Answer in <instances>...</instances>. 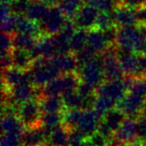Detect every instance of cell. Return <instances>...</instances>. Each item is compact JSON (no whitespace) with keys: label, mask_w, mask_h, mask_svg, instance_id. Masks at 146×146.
<instances>
[{"label":"cell","mask_w":146,"mask_h":146,"mask_svg":"<svg viewBox=\"0 0 146 146\" xmlns=\"http://www.w3.org/2000/svg\"><path fill=\"white\" fill-rule=\"evenodd\" d=\"M113 20H112L111 13L107 12H99L98 13L97 19H96L95 26L94 28H97L101 31L108 29L109 27L113 26Z\"/></svg>","instance_id":"cell-31"},{"label":"cell","mask_w":146,"mask_h":146,"mask_svg":"<svg viewBox=\"0 0 146 146\" xmlns=\"http://www.w3.org/2000/svg\"><path fill=\"white\" fill-rule=\"evenodd\" d=\"M74 55H75L76 59H77V62H78V64H79V68L81 66H83L84 64L88 63L89 61H91L95 56H97V55H96L91 49L88 48L87 46H86L83 50L79 51V52Z\"/></svg>","instance_id":"cell-35"},{"label":"cell","mask_w":146,"mask_h":146,"mask_svg":"<svg viewBox=\"0 0 146 146\" xmlns=\"http://www.w3.org/2000/svg\"><path fill=\"white\" fill-rule=\"evenodd\" d=\"M52 62L56 65V67L59 69L61 74L64 73H71V72H77L79 69V64L77 62L75 55L73 53L65 55H59L54 58H51Z\"/></svg>","instance_id":"cell-15"},{"label":"cell","mask_w":146,"mask_h":146,"mask_svg":"<svg viewBox=\"0 0 146 146\" xmlns=\"http://www.w3.org/2000/svg\"><path fill=\"white\" fill-rule=\"evenodd\" d=\"M114 139L122 146H129L138 142L136 133V119L126 118L119 129L114 134Z\"/></svg>","instance_id":"cell-11"},{"label":"cell","mask_w":146,"mask_h":146,"mask_svg":"<svg viewBox=\"0 0 146 146\" xmlns=\"http://www.w3.org/2000/svg\"><path fill=\"white\" fill-rule=\"evenodd\" d=\"M136 133L138 142L142 143L146 141V119L141 116L136 119Z\"/></svg>","instance_id":"cell-37"},{"label":"cell","mask_w":146,"mask_h":146,"mask_svg":"<svg viewBox=\"0 0 146 146\" xmlns=\"http://www.w3.org/2000/svg\"><path fill=\"white\" fill-rule=\"evenodd\" d=\"M16 33L31 35V36H34L36 38L42 36L39 23L30 20L25 15H17Z\"/></svg>","instance_id":"cell-16"},{"label":"cell","mask_w":146,"mask_h":146,"mask_svg":"<svg viewBox=\"0 0 146 146\" xmlns=\"http://www.w3.org/2000/svg\"><path fill=\"white\" fill-rule=\"evenodd\" d=\"M101 120L102 117L94 109L83 110L81 119H80L79 124H78L76 129L82 132L88 139L90 136L93 135L97 131L98 125H99Z\"/></svg>","instance_id":"cell-12"},{"label":"cell","mask_w":146,"mask_h":146,"mask_svg":"<svg viewBox=\"0 0 146 146\" xmlns=\"http://www.w3.org/2000/svg\"><path fill=\"white\" fill-rule=\"evenodd\" d=\"M118 102L107 96H97L95 105L93 109L103 118V116L107 113L109 110L113 109L117 106Z\"/></svg>","instance_id":"cell-29"},{"label":"cell","mask_w":146,"mask_h":146,"mask_svg":"<svg viewBox=\"0 0 146 146\" xmlns=\"http://www.w3.org/2000/svg\"><path fill=\"white\" fill-rule=\"evenodd\" d=\"M137 17L139 25H146V4L137 10Z\"/></svg>","instance_id":"cell-43"},{"label":"cell","mask_w":146,"mask_h":146,"mask_svg":"<svg viewBox=\"0 0 146 146\" xmlns=\"http://www.w3.org/2000/svg\"><path fill=\"white\" fill-rule=\"evenodd\" d=\"M82 5L83 0H61L59 7L66 18L73 19Z\"/></svg>","instance_id":"cell-26"},{"label":"cell","mask_w":146,"mask_h":146,"mask_svg":"<svg viewBox=\"0 0 146 146\" xmlns=\"http://www.w3.org/2000/svg\"><path fill=\"white\" fill-rule=\"evenodd\" d=\"M66 17L61 11L60 7H50L43 20L39 23L42 35H56L60 32L66 21Z\"/></svg>","instance_id":"cell-4"},{"label":"cell","mask_w":146,"mask_h":146,"mask_svg":"<svg viewBox=\"0 0 146 146\" xmlns=\"http://www.w3.org/2000/svg\"><path fill=\"white\" fill-rule=\"evenodd\" d=\"M81 146H93V145H92V144H91V142H90L89 140L87 139V140H86L85 142H84L83 144H82Z\"/></svg>","instance_id":"cell-47"},{"label":"cell","mask_w":146,"mask_h":146,"mask_svg":"<svg viewBox=\"0 0 146 146\" xmlns=\"http://www.w3.org/2000/svg\"><path fill=\"white\" fill-rule=\"evenodd\" d=\"M13 49L12 34L2 33L1 35V55L8 54Z\"/></svg>","instance_id":"cell-38"},{"label":"cell","mask_w":146,"mask_h":146,"mask_svg":"<svg viewBox=\"0 0 146 146\" xmlns=\"http://www.w3.org/2000/svg\"><path fill=\"white\" fill-rule=\"evenodd\" d=\"M42 114L62 113L65 111L64 104L61 96H52V97H42L38 99Z\"/></svg>","instance_id":"cell-17"},{"label":"cell","mask_w":146,"mask_h":146,"mask_svg":"<svg viewBox=\"0 0 146 146\" xmlns=\"http://www.w3.org/2000/svg\"><path fill=\"white\" fill-rule=\"evenodd\" d=\"M99 11L95 9L90 4L84 3L76 13L75 17L73 18V21L75 23L77 29H85L90 30L95 26L96 19H97Z\"/></svg>","instance_id":"cell-10"},{"label":"cell","mask_w":146,"mask_h":146,"mask_svg":"<svg viewBox=\"0 0 146 146\" xmlns=\"http://www.w3.org/2000/svg\"><path fill=\"white\" fill-rule=\"evenodd\" d=\"M2 21V33L7 34H14L16 32V23H17V15L11 14L7 18L3 19Z\"/></svg>","instance_id":"cell-33"},{"label":"cell","mask_w":146,"mask_h":146,"mask_svg":"<svg viewBox=\"0 0 146 146\" xmlns=\"http://www.w3.org/2000/svg\"><path fill=\"white\" fill-rule=\"evenodd\" d=\"M41 146H48V145H47V143H46V144H44V145H41Z\"/></svg>","instance_id":"cell-53"},{"label":"cell","mask_w":146,"mask_h":146,"mask_svg":"<svg viewBox=\"0 0 146 146\" xmlns=\"http://www.w3.org/2000/svg\"><path fill=\"white\" fill-rule=\"evenodd\" d=\"M13 2V0H2V3H5V4H11Z\"/></svg>","instance_id":"cell-49"},{"label":"cell","mask_w":146,"mask_h":146,"mask_svg":"<svg viewBox=\"0 0 146 146\" xmlns=\"http://www.w3.org/2000/svg\"><path fill=\"white\" fill-rule=\"evenodd\" d=\"M129 146H140V142H135V143L131 144V145H129Z\"/></svg>","instance_id":"cell-51"},{"label":"cell","mask_w":146,"mask_h":146,"mask_svg":"<svg viewBox=\"0 0 146 146\" xmlns=\"http://www.w3.org/2000/svg\"><path fill=\"white\" fill-rule=\"evenodd\" d=\"M87 47L90 48L96 55H102L109 47L103 31L97 28H92L88 30Z\"/></svg>","instance_id":"cell-14"},{"label":"cell","mask_w":146,"mask_h":146,"mask_svg":"<svg viewBox=\"0 0 146 146\" xmlns=\"http://www.w3.org/2000/svg\"><path fill=\"white\" fill-rule=\"evenodd\" d=\"M27 71H29V73H30L32 84L37 88L43 87L49 82L53 81L54 79L62 75L51 59H49L48 62L43 66L30 68Z\"/></svg>","instance_id":"cell-3"},{"label":"cell","mask_w":146,"mask_h":146,"mask_svg":"<svg viewBox=\"0 0 146 146\" xmlns=\"http://www.w3.org/2000/svg\"><path fill=\"white\" fill-rule=\"evenodd\" d=\"M83 110L82 109H70L63 112V125L68 129H76L81 119Z\"/></svg>","instance_id":"cell-28"},{"label":"cell","mask_w":146,"mask_h":146,"mask_svg":"<svg viewBox=\"0 0 146 146\" xmlns=\"http://www.w3.org/2000/svg\"><path fill=\"white\" fill-rule=\"evenodd\" d=\"M21 83H31V76L29 71H23L16 67H9L2 69V87L11 89Z\"/></svg>","instance_id":"cell-7"},{"label":"cell","mask_w":146,"mask_h":146,"mask_svg":"<svg viewBox=\"0 0 146 146\" xmlns=\"http://www.w3.org/2000/svg\"><path fill=\"white\" fill-rule=\"evenodd\" d=\"M11 14H12V10H11L10 4L2 3V6H1V20L7 18Z\"/></svg>","instance_id":"cell-44"},{"label":"cell","mask_w":146,"mask_h":146,"mask_svg":"<svg viewBox=\"0 0 146 146\" xmlns=\"http://www.w3.org/2000/svg\"><path fill=\"white\" fill-rule=\"evenodd\" d=\"M69 134L70 129L61 125L49 135L47 140L48 146H69Z\"/></svg>","instance_id":"cell-22"},{"label":"cell","mask_w":146,"mask_h":146,"mask_svg":"<svg viewBox=\"0 0 146 146\" xmlns=\"http://www.w3.org/2000/svg\"><path fill=\"white\" fill-rule=\"evenodd\" d=\"M22 134L2 133L1 146H22Z\"/></svg>","instance_id":"cell-32"},{"label":"cell","mask_w":146,"mask_h":146,"mask_svg":"<svg viewBox=\"0 0 146 146\" xmlns=\"http://www.w3.org/2000/svg\"><path fill=\"white\" fill-rule=\"evenodd\" d=\"M11 58H12L13 67L20 69L23 71H27L31 68L33 62V58L31 57L29 51L23 50V49L13 48L10 52Z\"/></svg>","instance_id":"cell-18"},{"label":"cell","mask_w":146,"mask_h":146,"mask_svg":"<svg viewBox=\"0 0 146 146\" xmlns=\"http://www.w3.org/2000/svg\"><path fill=\"white\" fill-rule=\"evenodd\" d=\"M76 91L80 94L83 98L89 97V96H92L94 94H96V88L94 86L90 85V84L86 83V82L81 81V83L79 84L77 90Z\"/></svg>","instance_id":"cell-39"},{"label":"cell","mask_w":146,"mask_h":146,"mask_svg":"<svg viewBox=\"0 0 146 146\" xmlns=\"http://www.w3.org/2000/svg\"><path fill=\"white\" fill-rule=\"evenodd\" d=\"M48 9L41 0H31L25 16L34 22L40 23L48 12Z\"/></svg>","instance_id":"cell-21"},{"label":"cell","mask_w":146,"mask_h":146,"mask_svg":"<svg viewBox=\"0 0 146 146\" xmlns=\"http://www.w3.org/2000/svg\"><path fill=\"white\" fill-rule=\"evenodd\" d=\"M108 146H114V145H111V144H108Z\"/></svg>","instance_id":"cell-54"},{"label":"cell","mask_w":146,"mask_h":146,"mask_svg":"<svg viewBox=\"0 0 146 146\" xmlns=\"http://www.w3.org/2000/svg\"><path fill=\"white\" fill-rule=\"evenodd\" d=\"M2 133L22 134L25 130V126L17 115H4L1 120Z\"/></svg>","instance_id":"cell-19"},{"label":"cell","mask_w":146,"mask_h":146,"mask_svg":"<svg viewBox=\"0 0 146 146\" xmlns=\"http://www.w3.org/2000/svg\"><path fill=\"white\" fill-rule=\"evenodd\" d=\"M41 1H42L47 7H49V8H50V7L57 6V5H59L61 2V0H41Z\"/></svg>","instance_id":"cell-45"},{"label":"cell","mask_w":146,"mask_h":146,"mask_svg":"<svg viewBox=\"0 0 146 146\" xmlns=\"http://www.w3.org/2000/svg\"><path fill=\"white\" fill-rule=\"evenodd\" d=\"M87 39H88V30H85V29H77L76 32L70 38V41H69L71 53L76 54L79 51L83 50L87 46Z\"/></svg>","instance_id":"cell-24"},{"label":"cell","mask_w":146,"mask_h":146,"mask_svg":"<svg viewBox=\"0 0 146 146\" xmlns=\"http://www.w3.org/2000/svg\"><path fill=\"white\" fill-rule=\"evenodd\" d=\"M17 116L22 121L25 128L40 125L42 111H41L38 99H32L19 105L17 110Z\"/></svg>","instance_id":"cell-5"},{"label":"cell","mask_w":146,"mask_h":146,"mask_svg":"<svg viewBox=\"0 0 146 146\" xmlns=\"http://www.w3.org/2000/svg\"><path fill=\"white\" fill-rule=\"evenodd\" d=\"M97 132L99 134H101L102 136H103L105 139L108 140V142H110L112 139H113L114 137V132L112 131L111 129H110V127L107 125V124L105 123V122H103L101 120L99 123V125H98V128H97Z\"/></svg>","instance_id":"cell-40"},{"label":"cell","mask_w":146,"mask_h":146,"mask_svg":"<svg viewBox=\"0 0 146 146\" xmlns=\"http://www.w3.org/2000/svg\"><path fill=\"white\" fill-rule=\"evenodd\" d=\"M88 140L91 142V144L93 146H108V144H109L108 140L105 139V138H104L101 134L98 133L97 131H96L93 135L90 136V137L88 138Z\"/></svg>","instance_id":"cell-41"},{"label":"cell","mask_w":146,"mask_h":146,"mask_svg":"<svg viewBox=\"0 0 146 146\" xmlns=\"http://www.w3.org/2000/svg\"><path fill=\"white\" fill-rule=\"evenodd\" d=\"M62 101L64 104L65 110L70 109H82L83 97L77 91H71L63 94Z\"/></svg>","instance_id":"cell-27"},{"label":"cell","mask_w":146,"mask_h":146,"mask_svg":"<svg viewBox=\"0 0 146 146\" xmlns=\"http://www.w3.org/2000/svg\"><path fill=\"white\" fill-rule=\"evenodd\" d=\"M141 27H142V31H143L144 36H145V38H146V25H141Z\"/></svg>","instance_id":"cell-48"},{"label":"cell","mask_w":146,"mask_h":146,"mask_svg":"<svg viewBox=\"0 0 146 146\" xmlns=\"http://www.w3.org/2000/svg\"><path fill=\"white\" fill-rule=\"evenodd\" d=\"M129 93L146 99V77L134 78L133 83L129 88Z\"/></svg>","instance_id":"cell-30"},{"label":"cell","mask_w":146,"mask_h":146,"mask_svg":"<svg viewBox=\"0 0 146 146\" xmlns=\"http://www.w3.org/2000/svg\"><path fill=\"white\" fill-rule=\"evenodd\" d=\"M31 0H13L10 4L12 13L15 15H25Z\"/></svg>","instance_id":"cell-34"},{"label":"cell","mask_w":146,"mask_h":146,"mask_svg":"<svg viewBox=\"0 0 146 146\" xmlns=\"http://www.w3.org/2000/svg\"><path fill=\"white\" fill-rule=\"evenodd\" d=\"M40 125L49 137L51 133L63 125V112L62 113L42 114L40 120Z\"/></svg>","instance_id":"cell-20"},{"label":"cell","mask_w":146,"mask_h":146,"mask_svg":"<svg viewBox=\"0 0 146 146\" xmlns=\"http://www.w3.org/2000/svg\"><path fill=\"white\" fill-rule=\"evenodd\" d=\"M145 42L146 38L143 34L141 25L118 28L116 46L119 48L127 49L137 54H141Z\"/></svg>","instance_id":"cell-1"},{"label":"cell","mask_w":146,"mask_h":146,"mask_svg":"<svg viewBox=\"0 0 146 146\" xmlns=\"http://www.w3.org/2000/svg\"><path fill=\"white\" fill-rule=\"evenodd\" d=\"M81 80L97 88L104 81L103 77V59L101 55L95 56L91 61L84 64L78 69Z\"/></svg>","instance_id":"cell-2"},{"label":"cell","mask_w":146,"mask_h":146,"mask_svg":"<svg viewBox=\"0 0 146 146\" xmlns=\"http://www.w3.org/2000/svg\"><path fill=\"white\" fill-rule=\"evenodd\" d=\"M38 38L31 35L21 34L16 33L12 34V41H13V48L16 49H23L26 51H31L33 47L36 45Z\"/></svg>","instance_id":"cell-25"},{"label":"cell","mask_w":146,"mask_h":146,"mask_svg":"<svg viewBox=\"0 0 146 146\" xmlns=\"http://www.w3.org/2000/svg\"><path fill=\"white\" fill-rule=\"evenodd\" d=\"M140 116L146 119V99L144 100V103H143V105H142L141 112H140Z\"/></svg>","instance_id":"cell-46"},{"label":"cell","mask_w":146,"mask_h":146,"mask_svg":"<svg viewBox=\"0 0 146 146\" xmlns=\"http://www.w3.org/2000/svg\"><path fill=\"white\" fill-rule=\"evenodd\" d=\"M144 100L145 99L128 92L120 101H118L116 107L121 110L127 118L137 119L138 117H140V112Z\"/></svg>","instance_id":"cell-9"},{"label":"cell","mask_w":146,"mask_h":146,"mask_svg":"<svg viewBox=\"0 0 146 146\" xmlns=\"http://www.w3.org/2000/svg\"><path fill=\"white\" fill-rule=\"evenodd\" d=\"M141 54H143V55H145V56H146V42H145V44H144L143 49H142V52H141Z\"/></svg>","instance_id":"cell-50"},{"label":"cell","mask_w":146,"mask_h":146,"mask_svg":"<svg viewBox=\"0 0 146 146\" xmlns=\"http://www.w3.org/2000/svg\"><path fill=\"white\" fill-rule=\"evenodd\" d=\"M126 118L127 117L124 115L123 112L120 109H118L117 107H115V108H113V109L109 110V111L103 116L102 121L105 122L110 127V129L115 133V132L119 129V127L122 125V123H123Z\"/></svg>","instance_id":"cell-23"},{"label":"cell","mask_w":146,"mask_h":146,"mask_svg":"<svg viewBox=\"0 0 146 146\" xmlns=\"http://www.w3.org/2000/svg\"><path fill=\"white\" fill-rule=\"evenodd\" d=\"M128 90L124 84L123 79L114 80V81H103L96 88L97 96H107L116 101H120L126 94Z\"/></svg>","instance_id":"cell-8"},{"label":"cell","mask_w":146,"mask_h":146,"mask_svg":"<svg viewBox=\"0 0 146 146\" xmlns=\"http://www.w3.org/2000/svg\"><path fill=\"white\" fill-rule=\"evenodd\" d=\"M144 4H146V0H122V5L136 10L141 8Z\"/></svg>","instance_id":"cell-42"},{"label":"cell","mask_w":146,"mask_h":146,"mask_svg":"<svg viewBox=\"0 0 146 146\" xmlns=\"http://www.w3.org/2000/svg\"><path fill=\"white\" fill-rule=\"evenodd\" d=\"M113 24L117 28L139 25L137 17V10L130 7L120 5L111 12Z\"/></svg>","instance_id":"cell-6"},{"label":"cell","mask_w":146,"mask_h":146,"mask_svg":"<svg viewBox=\"0 0 146 146\" xmlns=\"http://www.w3.org/2000/svg\"><path fill=\"white\" fill-rule=\"evenodd\" d=\"M22 146H41L47 143L48 136L41 125L25 128L21 136Z\"/></svg>","instance_id":"cell-13"},{"label":"cell","mask_w":146,"mask_h":146,"mask_svg":"<svg viewBox=\"0 0 146 146\" xmlns=\"http://www.w3.org/2000/svg\"><path fill=\"white\" fill-rule=\"evenodd\" d=\"M140 146H146V141L145 142H142V143H140Z\"/></svg>","instance_id":"cell-52"},{"label":"cell","mask_w":146,"mask_h":146,"mask_svg":"<svg viewBox=\"0 0 146 146\" xmlns=\"http://www.w3.org/2000/svg\"><path fill=\"white\" fill-rule=\"evenodd\" d=\"M87 140V137L78 129L70 130L69 134V146H81Z\"/></svg>","instance_id":"cell-36"}]
</instances>
